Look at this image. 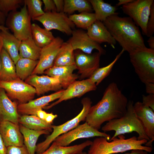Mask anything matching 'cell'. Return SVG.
Masks as SVG:
<instances>
[{"mask_svg": "<svg viewBox=\"0 0 154 154\" xmlns=\"http://www.w3.org/2000/svg\"><path fill=\"white\" fill-rule=\"evenodd\" d=\"M134 0H119V2L116 4V6L121 5H124L129 3L133 2Z\"/></svg>", "mask_w": 154, "mask_h": 154, "instance_id": "cell-49", "label": "cell"}, {"mask_svg": "<svg viewBox=\"0 0 154 154\" xmlns=\"http://www.w3.org/2000/svg\"><path fill=\"white\" fill-rule=\"evenodd\" d=\"M95 137H103L109 141L110 135L105 132H100L89 125L86 122L78 125L67 132L56 138L53 141L58 145L67 146L71 143L78 139Z\"/></svg>", "mask_w": 154, "mask_h": 154, "instance_id": "cell-11", "label": "cell"}, {"mask_svg": "<svg viewBox=\"0 0 154 154\" xmlns=\"http://www.w3.org/2000/svg\"><path fill=\"white\" fill-rule=\"evenodd\" d=\"M57 117V115L53 114L52 113H47L44 120L47 123L51 124L54 119Z\"/></svg>", "mask_w": 154, "mask_h": 154, "instance_id": "cell-44", "label": "cell"}, {"mask_svg": "<svg viewBox=\"0 0 154 154\" xmlns=\"http://www.w3.org/2000/svg\"><path fill=\"white\" fill-rule=\"evenodd\" d=\"M64 90L58 91L50 95L44 96L29 102L17 106V111L22 115H35L38 110L42 109L50 102L59 99L62 95Z\"/></svg>", "mask_w": 154, "mask_h": 154, "instance_id": "cell-19", "label": "cell"}, {"mask_svg": "<svg viewBox=\"0 0 154 154\" xmlns=\"http://www.w3.org/2000/svg\"><path fill=\"white\" fill-rule=\"evenodd\" d=\"M68 17L75 26L82 29L87 30L96 20L94 13L87 12L69 15Z\"/></svg>", "mask_w": 154, "mask_h": 154, "instance_id": "cell-34", "label": "cell"}, {"mask_svg": "<svg viewBox=\"0 0 154 154\" xmlns=\"http://www.w3.org/2000/svg\"><path fill=\"white\" fill-rule=\"evenodd\" d=\"M118 13L103 22L116 42L129 54L145 46L138 27L129 17H120Z\"/></svg>", "mask_w": 154, "mask_h": 154, "instance_id": "cell-2", "label": "cell"}, {"mask_svg": "<svg viewBox=\"0 0 154 154\" xmlns=\"http://www.w3.org/2000/svg\"><path fill=\"white\" fill-rule=\"evenodd\" d=\"M47 113L45 111L41 109L37 111L36 116L41 119L44 120Z\"/></svg>", "mask_w": 154, "mask_h": 154, "instance_id": "cell-46", "label": "cell"}, {"mask_svg": "<svg viewBox=\"0 0 154 154\" xmlns=\"http://www.w3.org/2000/svg\"><path fill=\"white\" fill-rule=\"evenodd\" d=\"M0 81H9L18 78L15 64L9 54L2 48L0 54Z\"/></svg>", "mask_w": 154, "mask_h": 154, "instance_id": "cell-23", "label": "cell"}, {"mask_svg": "<svg viewBox=\"0 0 154 154\" xmlns=\"http://www.w3.org/2000/svg\"></svg>", "mask_w": 154, "mask_h": 154, "instance_id": "cell-54", "label": "cell"}, {"mask_svg": "<svg viewBox=\"0 0 154 154\" xmlns=\"http://www.w3.org/2000/svg\"><path fill=\"white\" fill-rule=\"evenodd\" d=\"M110 142L103 137L96 138L92 142L88 151V154H112L134 149H141L151 152L153 147L143 146L147 141L138 140L133 136L125 139L123 135H118Z\"/></svg>", "mask_w": 154, "mask_h": 154, "instance_id": "cell-3", "label": "cell"}, {"mask_svg": "<svg viewBox=\"0 0 154 154\" xmlns=\"http://www.w3.org/2000/svg\"><path fill=\"white\" fill-rule=\"evenodd\" d=\"M128 102L117 84L112 82L106 88L101 100L90 108L86 122L99 130L104 122L123 116L126 112Z\"/></svg>", "mask_w": 154, "mask_h": 154, "instance_id": "cell-1", "label": "cell"}, {"mask_svg": "<svg viewBox=\"0 0 154 154\" xmlns=\"http://www.w3.org/2000/svg\"><path fill=\"white\" fill-rule=\"evenodd\" d=\"M153 0H136L122 5L123 13L129 16L146 35L147 25Z\"/></svg>", "mask_w": 154, "mask_h": 154, "instance_id": "cell-8", "label": "cell"}, {"mask_svg": "<svg viewBox=\"0 0 154 154\" xmlns=\"http://www.w3.org/2000/svg\"><path fill=\"white\" fill-rule=\"evenodd\" d=\"M5 21V16L0 11V25H4Z\"/></svg>", "mask_w": 154, "mask_h": 154, "instance_id": "cell-50", "label": "cell"}, {"mask_svg": "<svg viewBox=\"0 0 154 154\" xmlns=\"http://www.w3.org/2000/svg\"><path fill=\"white\" fill-rule=\"evenodd\" d=\"M149 38L147 42L150 48L154 50V37L151 36Z\"/></svg>", "mask_w": 154, "mask_h": 154, "instance_id": "cell-48", "label": "cell"}, {"mask_svg": "<svg viewBox=\"0 0 154 154\" xmlns=\"http://www.w3.org/2000/svg\"><path fill=\"white\" fill-rule=\"evenodd\" d=\"M0 134L7 147L24 145L23 137L19 124L8 121L0 122Z\"/></svg>", "mask_w": 154, "mask_h": 154, "instance_id": "cell-17", "label": "cell"}, {"mask_svg": "<svg viewBox=\"0 0 154 154\" xmlns=\"http://www.w3.org/2000/svg\"><path fill=\"white\" fill-rule=\"evenodd\" d=\"M64 42L61 37H57L48 45L41 48L38 63L32 74H42L53 66L54 60Z\"/></svg>", "mask_w": 154, "mask_h": 154, "instance_id": "cell-12", "label": "cell"}, {"mask_svg": "<svg viewBox=\"0 0 154 154\" xmlns=\"http://www.w3.org/2000/svg\"><path fill=\"white\" fill-rule=\"evenodd\" d=\"M17 106V102L12 101L5 90L0 88V123L8 121L19 124L20 116Z\"/></svg>", "mask_w": 154, "mask_h": 154, "instance_id": "cell-20", "label": "cell"}, {"mask_svg": "<svg viewBox=\"0 0 154 154\" xmlns=\"http://www.w3.org/2000/svg\"><path fill=\"white\" fill-rule=\"evenodd\" d=\"M19 123L32 130H46L49 132L52 131L51 124L47 123L35 115H22L20 117Z\"/></svg>", "mask_w": 154, "mask_h": 154, "instance_id": "cell-29", "label": "cell"}, {"mask_svg": "<svg viewBox=\"0 0 154 154\" xmlns=\"http://www.w3.org/2000/svg\"><path fill=\"white\" fill-rule=\"evenodd\" d=\"M63 12L70 15L75 11L80 13L83 12H91L92 5L88 0H64Z\"/></svg>", "mask_w": 154, "mask_h": 154, "instance_id": "cell-33", "label": "cell"}, {"mask_svg": "<svg viewBox=\"0 0 154 154\" xmlns=\"http://www.w3.org/2000/svg\"><path fill=\"white\" fill-rule=\"evenodd\" d=\"M41 48L35 44L32 36L21 41L19 53L20 58L38 60Z\"/></svg>", "mask_w": 154, "mask_h": 154, "instance_id": "cell-31", "label": "cell"}, {"mask_svg": "<svg viewBox=\"0 0 154 154\" xmlns=\"http://www.w3.org/2000/svg\"><path fill=\"white\" fill-rule=\"evenodd\" d=\"M95 11L96 20L103 22L109 17L117 13L116 6L105 2L102 0H89Z\"/></svg>", "mask_w": 154, "mask_h": 154, "instance_id": "cell-30", "label": "cell"}, {"mask_svg": "<svg viewBox=\"0 0 154 154\" xmlns=\"http://www.w3.org/2000/svg\"><path fill=\"white\" fill-rule=\"evenodd\" d=\"M31 31L33 40L40 48L48 45L55 38L51 32L41 28L36 23L31 24Z\"/></svg>", "mask_w": 154, "mask_h": 154, "instance_id": "cell-27", "label": "cell"}, {"mask_svg": "<svg viewBox=\"0 0 154 154\" xmlns=\"http://www.w3.org/2000/svg\"><path fill=\"white\" fill-rule=\"evenodd\" d=\"M147 151L141 149H134L132 150L131 152L129 153H127L125 154H148ZM112 154H118V153H114Z\"/></svg>", "mask_w": 154, "mask_h": 154, "instance_id": "cell-47", "label": "cell"}, {"mask_svg": "<svg viewBox=\"0 0 154 154\" xmlns=\"http://www.w3.org/2000/svg\"><path fill=\"white\" fill-rule=\"evenodd\" d=\"M0 88L5 90L10 98L17 100L19 104L33 100L36 93L33 87L19 78L9 81H0Z\"/></svg>", "mask_w": 154, "mask_h": 154, "instance_id": "cell-9", "label": "cell"}, {"mask_svg": "<svg viewBox=\"0 0 154 154\" xmlns=\"http://www.w3.org/2000/svg\"><path fill=\"white\" fill-rule=\"evenodd\" d=\"M145 84L146 93L149 94H154V83L147 82Z\"/></svg>", "mask_w": 154, "mask_h": 154, "instance_id": "cell-43", "label": "cell"}, {"mask_svg": "<svg viewBox=\"0 0 154 154\" xmlns=\"http://www.w3.org/2000/svg\"><path fill=\"white\" fill-rule=\"evenodd\" d=\"M71 35L67 42L70 44L74 50H78L84 53L91 54L93 50L96 49L101 54H105V50L100 44L91 39L86 32L83 29H74Z\"/></svg>", "mask_w": 154, "mask_h": 154, "instance_id": "cell-14", "label": "cell"}, {"mask_svg": "<svg viewBox=\"0 0 154 154\" xmlns=\"http://www.w3.org/2000/svg\"><path fill=\"white\" fill-rule=\"evenodd\" d=\"M92 142L87 140L80 144L63 147L58 145L53 141L49 147L39 154H80L86 147L92 144Z\"/></svg>", "mask_w": 154, "mask_h": 154, "instance_id": "cell-26", "label": "cell"}, {"mask_svg": "<svg viewBox=\"0 0 154 154\" xmlns=\"http://www.w3.org/2000/svg\"><path fill=\"white\" fill-rule=\"evenodd\" d=\"M74 51L70 43L64 42L54 60L53 66H66L75 64Z\"/></svg>", "mask_w": 154, "mask_h": 154, "instance_id": "cell-28", "label": "cell"}, {"mask_svg": "<svg viewBox=\"0 0 154 154\" xmlns=\"http://www.w3.org/2000/svg\"><path fill=\"white\" fill-rule=\"evenodd\" d=\"M24 3L27 6L29 15L33 20L45 13L42 9L43 2L41 0H25Z\"/></svg>", "mask_w": 154, "mask_h": 154, "instance_id": "cell-36", "label": "cell"}, {"mask_svg": "<svg viewBox=\"0 0 154 154\" xmlns=\"http://www.w3.org/2000/svg\"><path fill=\"white\" fill-rule=\"evenodd\" d=\"M9 29L7 27H5L3 25H0V30L1 31H8Z\"/></svg>", "mask_w": 154, "mask_h": 154, "instance_id": "cell-51", "label": "cell"}, {"mask_svg": "<svg viewBox=\"0 0 154 154\" xmlns=\"http://www.w3.org/2000/svg\"><path fill=\"white\" fill-rule=\"evenodd\" d=\"M44 4L43 11L44 13L56 12L53 0H42Z\"/></svg>", "mask_w": 154, "mask_h": 154, "instance_id": "cell-40", "label": "cell"}, {"mask_svg": "<svg viewBox=\"0 0 154 154\" xmlns=\"http://www.w3.org/2000/svg\"><path fill=\"white\" fill-rule=\"evenodd\" d=\"M31 19L29 15L26 5L20 11L11 12L6 21L7 28L13 35L21 41L32 36Z\"/></svg>", "mask_w": 154, "mask_h": 154, "instance_id": "cell-7", "label": "cell"}, {"mask_svg": "<svg viewBox=\"0 0 154 154\" xmlns=\"http://www.w3.org/2000/svg\"><path fill=\"white\" fill-rule=\"evenodd\" d=\"M0 36L2 41L3 48L7 52L15 64L20 58L19 50L21 41L8 31H1Z\"/></svg>", "mask_w": 154, "mask_h": 154, "instance_id": "cell-24", "label": "cell"}, {"mask_svg": "<svg viewBox=\"0 0 154 154\" xmlns=\"http://www.w3.org/2000/svg\"><path fill=\"white\" fill-rule=\"evenodd\" d=\"M83 105L80 112L76 117L59 125H52V131L47 136L46 139L37 145L36 152L39 154L44 151L49 147L50 144L58 136L71 130L78 125L81 121L85 120L88 111L91 106L92 102L88 97L83 98L81 101Z\"/></svg>", "mask_w": 154, "mask_h": 154, "instance_id": "cell-6", "label": "cell"}, {"mask_svg": "<svg viewBox=\"0 0 154 154\" xmlns=\"http://www.w3.org/2000/svg\"><path fill=\"white\" fill-rule=\"evenodd\" d=\"M130 61L141 81L154 83V50L147 47L129 54Z\"/></svg>", "mask_w": 154, "mask_h": 154, "instance_id": "cell-5", "label": "cell"}, {"mask_svg": "<svg viewBox=\"0 0 154 154\" xmlns=\"http://www.w3.org/2000/svg\"><path fill=\"white\" fill-rule=\"evenodd\" d=\"M133 108L145 133L150 139L145 146L152 147L154 140V111L140 102L135 103Z\"/></svg>", "mask_w": 154, "mask_h": 154, "instance_id": "cell-16", "label": "cell"}, {"mask_svg": "<svg viewBox=\"0 0 154 154\" xmlns=\"http://www.w3.org/2000/svg\"><path fill=\"white\" fill-rule=\"evenodd\" d=\"M80 154H88L85 152H82Z\"/></svg>", "mask_w": 154, "mask_h": 154, "instance_id": "cell-53", "label": "cell"}, {"mask_svg": "<svg viewBox=\"0 0 154 154\" xmlns=\"http://www.w3.org/2000/svg\"><path fill=\"white\" fill-rule=\"evenodd\" d=\"M56 9L58 13L63 12L64 7V1L63 0H53Z\"/></svg>", "mask_w": 154, "mask_h": 154, "instance_id": "cell-42", "label": "cell"}, {"mask_svg": "<svg viewBox=\"0 0 154 154\" xmlns=\"http://www.w3.org/2000/svg\"><path fill=\"white\" fill-rule=\"evenodd\" d=\"M7 154H29L24 144L21 146H9L7 147Z\"/></svg>", "mask_w": 154, "mask_h": 154, "instance_id": "cell-39", "label": "cell"}, {"mask_svg": "<svg viewBox=\"0 0 154 154\" xmlns=\"http://www.w3.org/2000/svg\"><path fill=\"white\" fill-rule=\"evenodd\" d=\"M76 69L75 64L66 66H53L46 70L44 73L48 76L57 78L62 87L66 88L77 78V76L73 73Z\"/></svg>", "mask_w": 154, "mask_h": 154, "instance_id": "cell-21", "label": "cell"}, {"mask_svg": "<svg viewBox=\"0 0 154 154\" xmlns=\"http://www.w3.org/2000/svg\"><path fill=\"white\" fill-rule=\"evenodd\" d=\"M96 88V86L89 78L81 81L76 80L64 90L62 95L58 100L43 109H49L63 101L80 97L88 92L95 90Z\"/></svg>", "mask_w": 154, "mask_h": 154, "instance_id": "cell-15", "label": "cell"}, {"mask_svg": "<svg viewBox=\"0 0 154 154\" xmlns=\"http://www.w3.org/2000/svg\"><path fill=\"white\" fill-rule=\"evenodd\" d=\"M87 30L88 35L94 41L100 44L107 42L115 48L116 42L103 22L96 20Z\"/></svg>", "mask_w": 154, "mask_h": 154, "instance_id": "cell-22", "label": "cell"}, {"mask_svg": "<svg viewBox=\"0 0 154 154\" xmlns=\"http://www.w3.org/2000/svg\"><path fill=\"white\" fill-rule=\"evenodd\" d=\"M7 147L0 134V154H7Z\"/></svg>", "mask_w": 154, "mask_h": 154, "instance_id": "cell-45", "label": "cell"}, {"mask_svg": "<svg viewBox=\"0 0 154 154\" xmlns=\"http://www.w3.org/2000/svg\"><path fill=\"white\" fill-rule=\"evenodd\" d=\"M146 36H153L154 33V2L151 5L150 13L147 25Z\"/></svg>", "mask_w": 154, "mask_h": 154, "instance_id": "cell-38", "label": "cell"}, {"mask_svg": "<svg viewBox=\"0 0 154 154\" xmlns=\"http://www.w3.org/2000/svg\"><path fill=\"white\" fill-rule=\"evenodd\" d=\"M25 82L35 88L36 94L38 96L49 91L59 90L62 88L57 78L47 75L39 76L32 74Z\"/></svg>", "mask_w": 154, "mask_h": 154, "instance_id": "cell-18", "label": "cell"}, {"mask_svg": "<svg viewBox=\"0 0 154 154\" xmlns=\"http://www.w3.org/2000/svg\"><path fill=\"white\" fill-rule=\"evenodd\" d=\"M74 53L75 64L82 78H89L94 72L99 68L101 54L99 52L87 54L81 51Z\"/></svg>", "mask_w": 154, "mask_h": 154, "instance_id": "cell-13", "label": "cell"}, {"mask_svg": "<svg viewBox=\"0 0 154 154\" xmlns=\"http://www.w3.org/2000/svg\"><path fill=\"white\" fill-rule=\"evenodd\" d=\"M34 20L41 23L49 31L57 30L68 36L71 35L75 27L67 14L64 12L45 13Z\"/></svg>", "mask_w": 154, "mask_h": 154, "instance_id": "cell-10", "label": "cell"}, {"mask_svg": "<svg viewBox=\"0 0 154 154\" xmlns=\"http://www.w3.org/2000/svg\"><path fill=\"white\" fill-rule=\"evenodd\" d=\"M2 48H3L2 41V40L1 38L0 37V60H1L0 54H1V50Z\"/></svg>", "mask_w": 154, "mask_h": 154, "instance_id": "cell-52", "label": "cell"}, {"mask_svg": "<svg viewBox=\"0 0 154 154\" xmlns=\"http://www.w3.org/2000/svg\"><path fill=\"white\" fill-rule=\"evenodd\" d=\"M124 51L122 49L117 55L114 60L109 64L105 67L99 68L96 70L89 78L91 80L96 86L98 85L109 74L114 64Z\"/></svg>", "mask_w": 154, "mask_h": 154, "instance_id": "cell-35", "label": "cell"}, {"mask_svg": "<svg viewBox=\"0 0 154 154\" xmlns=\"http://www.w3.org/2000/svg\"><path fill=\"white\" fill-rule=\"evenodd\" d=\"M133 102H128L127 111L121 117L111 120L102 128L104 132L114 131L115 133L109 141L119 135L135 132L138 134V140L150 139L146 135L143 127L137 117L133 108Z\"/></svg>", "mask_w": 154, "mask_h": 154, "instance_id": "cell-4", "label": "cell"}, {"mask_svg": "<svg viewBox=\"0 0 154 154\" xmlns=\"http://www.w3.org/2000/svg\"><path fill=\"white\" fill-rule=\"evenodd\" d=\"M22 134L24 143L29 154H35L36 143L39 136L43 134H48L49 132L46 130H35L26 128L21 124L19 125Z\"/></svg>", "mask_w": 154, "mask_h": 154, "instance_id": "cell-25", "label": "cell"}, {"mask_svg": "<svg viewBox=\"0 0 154 154\" xmlns=\"http://www.w3.org/2000/svg\"><path fill=\"white\" fill-rule=\"evenodd\" d=\"M38 62V60L20 58L15 64L17 77L22 80H25L32 74Z\"/></svg>", "mask_w": 154, "mask_h": 154, "instance_id": "cell-32", "label": "cell"}, {"mask_svg": "<svg viewBox=\"0 0 154 154\" xmlns=\"http://www.w3.org/2000/svg\"><path fill=\"white\" fill-rule=\"evenodd\" d=\"M24 2L22 0H0V11L6 17L9 12L16 11Z\"/></svg>", "mask_w": 154, "mask_h": 154, "instance_id": "cell-37", "label": "cell"}, {"mask_svg": "<svg viewBox=\"0 0 154 154\" xmlns=\"http://www.w3.org/2000/svg\"><path fill=\"white\" fill-rule=\"evenodd\" d=\"M142 103L154 111V94H149L147 96L143 95Z\"/></svg>", "mask_w": 154, "mask_h": 154, "instance_id": "cell-41", "label": "cell"}]
</instances>
